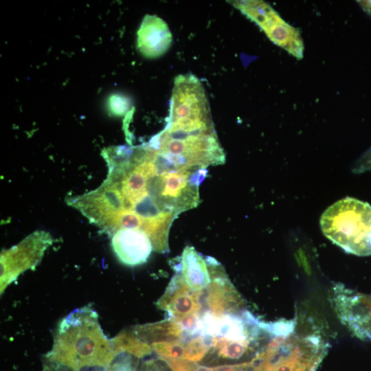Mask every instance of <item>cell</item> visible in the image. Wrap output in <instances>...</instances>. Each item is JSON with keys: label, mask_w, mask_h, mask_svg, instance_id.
<instances>
[{"label": "cell", "mask_w": 371, "mask_h": 371, "mask_svg": "<svg viewBox=\"0 0 371 371\" xmlns=\"http://www.w3.org/2000/svg\"><path fill=\"white\" fill-rule=\"evenodd\" d=\"M111 247L118 260L135 267L145 263L153 250L146 234L138 229H122L111 236Z\"/></svg>", "instance_id": "obj_9"}, {"label": "cell", "mask_w": 371, "mask_h": 371, "mask_svg": "<svg viewBox=\"0 0 371 371\" xmlns=\"http://www.w3.org/2000/svg\"><path fill=\"white\" fill-rule=\"evenodd\" d=\"M137 36V48L147 58L161 56L172 42L168 24L157 15L146 14L144 17Z\"/></svg>", "instance_id": "obj_10"}, {"label": "cell", "mask_w": 371, "mask_h": 371, "mask_svg": "<svg viewBox=\"0 0 371 371\" xmlns=\"http://www.w3.org/2000/svg\"><path fill=\"white\" fill-rule=\"evenodd\" d=\"M132 330L149 344L155 341L185 339L180 326L170 318L155 323L137 325Z\"/></svg>", "instance_id": "obj_12"}, {"label": "cell", "mask_w": 371, "mask_h": 371, "mask_svg": "<svg viewBox=\"0 0 371 371\" xmlns=\"http://www.w3.org/2000/svg\"><path fill=\"white\" fill-rule=\"evenodd\" d=\"M229 2L255 22L271 41L297 59L302 58L304 47L299 31L287 23L268 3L254 0Z\"/></svg>", "instance_id": "obj_5"}, {"label": "cell", "mask_w": 371, "mask_h": 371, "mask_svg": "<svg viewBox=\"0 0 371 371\" xmlns=\"http://www.w3.org/2000/svg\"><path fill=\"white\" fill-rule=\"evenodd\" d=\"M49 232L37 230L1 253V294L24 271L34 269L52 244Z\"/></svg>", "instance_id": "obj_6"}, {"label": "cell", "mask_w": 371, "mask_h": 371, "mask_svg": "<svg viewBox=\"0 0 371 371\" xmlns=\"http://www.w3.org/2000/svg\"><path fill=\"white\" fill-rule=\"evenodd\" d=\"M351 332L361 339L371 340V295L362 293L355 305Z\"/></svg>", "instance_id": "obj_13"}, {"label": "cell", "mask_w": 371, "mask_h": 371, "mask_svg": "<svg viewBox=\"0 0 371 371\" xmlns=\"http://www.w3.org/2000/svg\"><path fill=\"white\" fill-rule=\"evenodd\" d=\"M130 99L123 95L114 94L111 95L108 102L109 112L116 116L124 115L131 107Z\"/></svg>", "instance_id": "obj_16"}, {"label": "cell", "mask_w": 371, "mask_h": 371, "mask_svg": "<svg viewBox=\"0 0 371 371\" xmlns=\"http://www.w3.org/2000/svg\"><path fill=\"white\" fill-rule=\"evenodd\" d=\"M367 170H371V148L357 161L353 168V172L356 173Z\"/></svg>", "instance_id": "obj_17"}, {"label": "cell", "mask_w": 371, "mask_h": 371, "mask_svg": "<svg viewBox=\"0 0 371 371\" xmlns=\"http://www.w3.org/2000/svg\"><path fill=\"white\" fill-rule=\"evenodd\" d=\"M194 371H213L212 368H209L205 366L199 365L194 363Z\"/></svg>", "instance_id": "obj_18"}, {"label": "cell", "mask_w": 371, "mask_h": 371, "mask_svg": "<svg viewBox=\"0 0 371 371\" xmlns=\"http://www.w3.org/2000/svg\"><path fill=\"white\" fill-rule=\"evenodd\" d=\"M146 144L177 170L207 168L225 161L205 91L195 87L172 89L167 124Z\"/></svg>", "instance_id": "obj_1"}, {"label": "cell", "mask_w": 371, "mask_h": 371, "mask_svg": "<svg viewBox=\"0 0 371 371\" xmlns=\"http://www.w3.org/2000/svg\"><path fill=\"white\" fill-rule=\"evenodd\" d=\"M207 173L205 168L159 172L153 162L147 173L146 194L163 210L177 216L199 204V186Z\"/></svg>", "instance_id": "obj_4"}, {"label": "cell", "mask_w": 371, "mask_h": 371, "mask_svg": "<svg viewBox=\"0 0 371 371\" xmlns=\"http://www.w3.org/2000/svg\"><path fill=\"white\" fill-rule=\"evenodd\" d=\"M153 350L159 358L184 359L186 355V341H161L150 344Z\"/></svg>", "instance_id": "obj_15"}, {"label": "cell", "mask_w": 371, "mask_h": 371, "mask_svg": "<svg viewBox=\"0 0 371 371\" xmlns=\"http://www.w3.org/2000/svg\"><path fill=\"white\" fill-rule=\"evenodd\" d=\"M211 283L200 291L203 311L215 316L239 313L245 310V301L230 282L222 265L214 258H205Z\"/></svg>", "instance_id": "obj_7"}, {"label": "cell", "mask_w": 371, "mask_h": 371, "mask_svg": "<svg viewBox=\"0 0 371 371\" xmlns=\"http://www.w3.org/2000/svg\"><path fill=\"white\" fill-rule=\"evenodd\" d=\"M210 341L206 337L197 335L188 338L186 341V355L184 359L192 362L201 361L210 350Z\"/></svg>", "instance_id": "obj_14"}, {"label": "cell", "mask_w": 371, "mask_h": 371, "mask_svg": "<svg viewBox=\"0 0 371 371\" xmlns=\"http://www.w3.org/2000/svg\"><path fill=\"white\" fill-rule=\"evenodd\" d=\"M115 356L112 340L103 333L97 313L86 306L61 320L47 358L78 371L89 366L110 367Z\"/></svg>", "instance_id": "obj_2"}, {"label": "cell", "mask_w": 371, "mask_h": 371, "mask_svg": "<svg viewBox=\"0 0 371 371\" xmlns=\"http://www.w3.org/2000/svg\"><path fill=\"white\" fill-rule=\"evenodd\" d=\"M156 305L166 311L172 319L200 313L202 311L200 291H192L179 271L172 278Z\"/></svg>", "instance_id": "obj_8"}, {"label": "cell", "mask_w": 371, "mask_h": 371, "mask_svg": "<svg viewBox=\"0 0 371 371\" xmlns=\"http://www.w3.org/2000/svg\"><path fill=\"white\" fill-rule=\"evenodd\" d=\"M324 235L346 253L371 256V205L345 197L329 206L322 214Z\"/></svg>", "instance_id": "obj_3"}, {"label": "cell", "mask_w": 371, "mask_h": 371, "mask_svg": "<svg viewBox=\"0 0 371 371\" xmlns=\"http://www.w3.org/2000/svg\"><path fill=\"white\" fill-rule=\"evenodd\" d=\"M178 268L186 283L193 291H201L211 283L205 258L192 246H186L180 257Z\"/></svg>", "instance_id": "obj_11"}]
</instances>
